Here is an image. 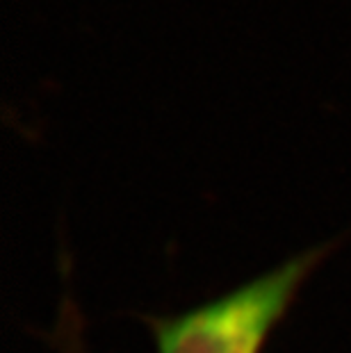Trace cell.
Returning a JSON list of instances; mask_svg holds the SVG:
<instances>
[{"label": "cell", "instance_id": "obj_1", "mask_svg": "<svg viewBox=\"0 0 351 353\" xmlns=\"http://www.w3.org/2000/svg\"><path fill=\"white\" fill-rule=\"evenodd\" d=\"M301 253L279 269L176 317L151 319L158 353H263L299 285L322 258Z\"/></svg>", "mask_w": 351, "mask_h": 353}]
</instances>
